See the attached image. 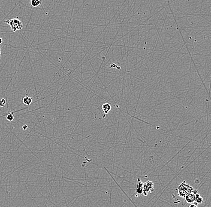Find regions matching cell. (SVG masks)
<instances>
[{"mask_svg": "<svg viewBox=\"0 0 211 207\" xmlns=\"http://www.w3.org/2000/svg\"><path fill=\"white\" fill-rule=\"evenodd\" d=\"M32 102H33V99H32L31 98H30L29 96H25L22 99L23 103L25 105H26V106L30 105L31 104Z\"/></svg>", "mask_w": 211, "mask_h": 207, "instance_id": "7", "label": "cell"}, {"mask_svg": "<svg viewBox=\"0 0 211 207\" xmlns=\"http://www.w3.org/2000/svg\"><path fill=\"white\" fill-rule=\"evenodd\" d=\"M6 118H7V121H9L10 122L13 121L14 120V114H13V113L11 112V113H8V115H7Z\"/></svg>", "mask_w": 211, "mask_h": 207, "instance_id": "10", "label": "cell"}, {"mask_svg": "<svg viewBox=\"0 0 211 207\" xmlns=\"http://www.w3.org/2000/svg\"><path fill=\"white\" fill-rule=\"evenodd\" d=\"M2 43V39L1 37H0V45Z\"/></svg>", "mask_w": 211, "mask_h": 207, "instance_id": "14", "label": "cell"}, {"mask_svg": "<svg viewBox=\"0 0 211 207\" xmlns=\"http://www.w3.org/2000/svg\"><path fill=\"white\" fill-rule=\"evenodd\" d=\"M111 105L110 104H109V103H104L102 105L103 111L104 112V113L106 115L108 114L109 112V111L111 110Z\"/></svg>", "mask_w": 211, "mask_h": 207, "instance_id": "5", "label": "cell"}, {"mask_svg": "<svg viewBox=\"0 0 211 207\" xmlns=\"http://www.w3.org/2000/svg\"><path fill=\"white\" fill-rule=\"evenodd\" d=\"M6 104V100L4 98H2L0 100V106L1 107H4Z\"/></svg>", "mask_w": 211, "mask_h": 207, "instance_id": "11", "label": "cell"}, {"mask_svg": "<svg viewBox=\"0 0 211 207\" xmlns=\"http://www.w3.org/2000/svg\"><path fill=\"white\" fill-rule=\"evenodd\" d=\"M154 190V183L151 181H147L143 185V194L145 196L148 194L152 193Z\"/></svg>", "mask_w": 211, "mask_h": 207, "instance_id": "3", "label": "cell"}, {"mask_svg": "<svg viewBox=\"0 0 211 207\" xmlns=\"http://www.w3.org/2000/svg\"><path fill=\"white\" fill-rule=\"evenodd\" d=\"M143 185H144V183H142L140 179L138 178V185H137V193L140 194V195L143 194Z\"/></svg>", "mask_w": 211, "mask_h": 207, "instance_id": "6", "label": "cell"}, {"mask_svg": "<svg viewBox=\"0 0 211 207\" xmlns=\"http://www.w3.org/2000/svg\"><path fill=\"white\" fill-rule=\"evenodd\" d=\"M193 190L191 186L187 184L185 181H184L178 187V195L181 197H185L192 193Z\"/></svg>", "mask_w": 211, "mask_h": 207, "instance_id": "1", "label": "cell"}, {"mask_svg": "<svg viewBox=\"0 0 211 207\" xmlns=\"http://www.w3.org/2000/svg\"><path fill=\"white\" fill-rule=\"evenodd\" d=\"M28 128V126L26 125H23V126L22 127V128L24 130H26Z\"/></svg>", "mask_w": 211, "mask_h": 207, "instance_id": "12", "label": "cell"}, {"mask_svg": "<svg viewBox=\"0 0 211 207\" xmlns=\"http://www.w3.org/2000/svg\"><path fill=\"white\" fill-rule=\"evenodd\" d=\"M186 201L189 204H193L195 202V195L192 192L184 197Z\"/></svg>", "mask_w": 211, "mask_h": 207, "instance_id": "4", "label": "cell"}, {"mask_svg": "<svg viewBox=\"0 0 211 207\" xmlns=\"http://www.w3.org/2000/svg\"><path fill=\"white\" fill-rule=\"evenodd\" d=\"M195 202H196L197 204H201L203 202L202 197L198 194H196L195 195Z\"/></svg>", "mask_w": 211, "mask_h": 207, "instance_id": "9", "label": "cell"}, {"mask_svg": "<svg viewBox=\"0 0 211 207\" xmlns=\"http://www.w3.org/2000/svg\"><path fill=\"white\" fill-rule=\"evenodd\" d=\"M5 23L8 24L10 27L13 32L22 29L23 27L22 22L18 18H14L12 19H9L4 21Z\"/></svg>", "mask_w": 211, "mask_h": 207, "instance_id": "2", "label": "cell"}, {"mask_svg": "<svg viewBox=\"0 0 211 207\" xmlns=\"http://www.w3.org/2000/svg\"><path fill=\"white\" fill-rule=\"evenodd\" d=\"M189 207H197V206H196V205H195V204H191V205H189Z\"/></svg>", "mask_w": 211, "mask_h": 207, "instance_id": "13", "label": "cell"}, {"mask_svg": "<svg viewBox=\"0 0 211 207\" xmlns=\"http://www.w3.org/2000/svg\"><path fill=\"white\" fill-rule=\"evenodd\" d=\"M41 3V1L40 0H31L30 1L31 6L33 7H38Z\"/></svg>", "mask_w": 211, "mask_h": 207, "instance_id": "8", "label": "cell"}, {"mask_svg": "<svg viewBox=\"0 0 211 207\" xmlns=\"http://www.w3.org/2000/svg\"><path fill=\"white\" fill-rule=\"evenodd\" d=\"M1 58V47H0V59Z\"/></svg>", "mask_w": 211, "mask_h": 207, "instance_id": "15", "label": "cell"}]
</instances>
